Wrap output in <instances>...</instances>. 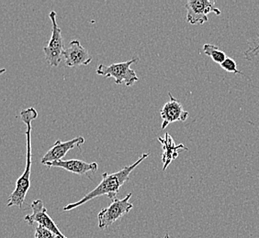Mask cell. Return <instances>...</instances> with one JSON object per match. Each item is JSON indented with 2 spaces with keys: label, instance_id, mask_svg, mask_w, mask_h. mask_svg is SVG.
Masks as SVG:
<instances>
[{
  "label": "cell",
  "instance_id": "cell-1",
  "mask_svg": "<svg viewBox=\"0 0 259 238\" xmlns=\"http://www.w3.org/2000/svg\"><path fill=\"white\" fill-rule=\"evenodd\" d=\"M149 157V153H144L137 161L130 166L124 167L123 169H120L114 173L109 174L105 172L102 175V181L93 191L90 192L89 194H85L83 198H81L78 202L73 203V204H67L64 207V211L68 212L73 209L77 208L81 205L90 202L93 199L98 198L102 195H107L109 198L114 201L117 194L119 193L121 186L129 181L130 174L133 172V170L144 161V159Z\"/></svg>",
  "mask_w": 259,
  "mask_h": 238
},
{
  "label": "cell",
  "instance_id": "cell-2",
  "mask_svg": "<svg viewBox=\"0 0 259 238\" xmlns=\"http://www.w3.org/2000/svg\"><path fill=\"white\" fill-rule=\"evenodd\" d=\"M21 120L27 127L26 137H27V155H26V167L24 172L18 178L16 183L15 189L10 194L8 202V207L18 206L21 208L25 202L26 195L30 188V172H31V123L38 117V112L34 107L23 109L20 112Z\"/></svg>",
  "mask_w": 259,
  "mask_h": 238
},
{
  "label": "cell",
  "instance_id": "cell-3",
  "mask_svg": "<svg viewBox=\"0 0 259 238\" xmlns=\"http://www.w3.org/2000/svg\"><path fill=\"white\" fill-rule=\"evenodd\" d=\"M138 61H139L138 58H134L128 62L113 64L110 66L100 65L98 69L96 70V74L103 76L104 78L113 77L116 85L125 84L126 86L129 87L139 81V78L136 75L135 70L131 68V66L135 63H137Z\"/></svg>",
  "mask_w": 259,
  "mask_h": 238
},
{
  "label": "cell",
  "instance_id": "cell-4",
  "mask_svg": "<svg viewBox=\"0 0 259 238\" xmlns=\"http://www.w3.org/2000/svg\"><path fill=\"white\" fill-rule=\"evenodd\" d=\"M52 21V37L49 42L44 48L45 58L51 66L57 67L62 62V57L64 56V40L62 37V30L57 24L56 12L52 10L49 14Z\"/></svg>",
  "mask_w": 259,
  "mask_h": 238
},
{
  "label": "cell",
  "instance_id": "cell-5",
  "mask_svg": "<svg viewBox=\"0 0 259 238\" xmlns=\"http://www.w3.org/2000/svg\"><path fill=\"white\" fill-rule=\"evenodd\" d=\"M187 21L191 25H202L208 22L209 13L220 16L222 11L216 7L214 0H189L186 2Z\"/></svg>",
  "mask_w": 259,
  "mask_h": 238
},
{
  "label": "cell",
  "instance_id": "cell-6",
  "mask_svg": "<svg viewBox=\"0 0 259 238\" xmlns=\"http://www.w3.org/2000/svg\"><path fill=\"white\" fill-rule=\"evenodd\" d=\"M132 195L133 194L130 193L125 196V198L121 200L115 199L112 204H110L107 208H103L100 211L98 215L99 227L100 229L110 227L134 208L133 204L130 203V199Z\"/></svg>",
  "mask_w": 259,
  "mask_h": 238
},
{
  "label": "cell",
  "instance_id": "cell-7",
  "mask_svg": "<svg viewBox=\"0 0 259 238\" xmlns=\"http://www.w3.org/2000/svg\"><path fill=\"white\" fill-rule=\"evenodd\" d=\"M31 209L32 213L26 215L25 220L28 224L33 225L35 223L39 225L44 226L45 228L49 229L53 233H55L58 238H67L65 234L59 230V227L56 225L54 220L51 218L47 213V210L45 208V204L41 200H35L31 203Z\"/></svg>",
  "mask_w": 259,
  "mask_h": 238
},
{
  "label": "cell",
  "instance_id": "cell-8",
  "mask_svg": "<svg viewBox=\"0 0 259 238\" xmlns=\"http://www.w3.org/2000/svg\"><path fill=\"white\" fill-rule=\"evenodd\" d=\"M169 101L164 104L160 111V115L163 119L162 129L174 122H184L189 116V112L185 111L180 101L174 98L171 93H168Z\"/></svg>",
  "mask_w": 259,
  "mask_h": 238
},
{
  "label": "cell",
  "instance_id": "cell-9",
  "mask_svg": "<svg viewBox=\"0 0 259 238\" xmlns=\"http://www.w3.org/2000/svg\"><path fill=\"white\" fill-rule=\"evenodd\" d=\"M64 58L67 67H78L89 65L92 62V57L89 51L81 45L79 40H72L69 46L65 49Z\"/></svg>",
  "mask_w": 259,
  "mask_h": 238
},
{
  "label": "cell",
  "instance_id": "cell-10",
  "mask_svg": "<svg viewBox=\"0 0 259 238\" xmlns=\"http://www.w3.org/2000/svg\"><path fill=\"white\" fill-rule=\"evenodd\" d=\"M84 143H85V139L83 137H77L66 142H62L60 139H57L54 146L42 157L41 164L45 165L47 162L61 160L69 150L75 149L76 147L80 148V146Z\"/></svg>",
  "mask_w": 259,
  "mask_h": 238
},
{
  "label": "cell",
  "instance_id": "cell-11",
  "mask_svg": "<svg viewBox=\"0 0 259 238\" xmlns=\"http://www.w3.org/2000/svg\"><path fill=\"white\" fill-rule=\"evenodd\" d=\"M46 167L49 169L51 168H60L70 171L72 173L77 174V175H85L89 172H95L99 169V165L96 162L88 163L83 160L79 159H61L52 162H47L45 164Z\"/></svg>",
  "mask_w": 259,
  "mask_h": 238
},
{
  "label": "cell",
  "instance_id": "cell-12",
  "mask_svg": "<svg viewBox=\"0 0 259 238\" xmlns=\"http://www.w3.org/2000/svg\"><path fill=\"white\" fill-rule=\"evenodd\" d=\"M162 149H163V155H162V162H163V169L165 170L170 164L174 161L175 159L179 157V151L181 149L188 150L183 144L177 145L175 143L174 139L168 133H165L164 137L158 138Z\"/></svg>",
  "mask_w": 259,
  "mask_h": 238
},
{
  "label": "cell",
  "instance_id": "cell-13",
  "mask_svg": "<svg viewBox=\"0 0 259 238\" xmlns=\"http://www.w3.org/2000/svg\"><path fill=\"white\" fill-rule=\"evenodd\" d=\"M203 52L207 56L210 57L214 63L220 65H222L225 60L227 59V56H226L225 52L221 50L218 46H215V45L208 44V43L204 44Z\"/></svg>",
  "mask_w": 259,
  "mask_h": 238
},
{
  "label": "cell",
  "instance_id": "cell-14",
  "mask_svg": "<svg viewBox=\"0 0 259 238\" xmlns=\"http://www.w3.org/2000/svg\"><path fill=\"white\" fill-rule=\"evenodd\" d=\"M221 67L228 73H234L236 75H244V74L237 69V65H236L235 61L233 58L227 57V59L225 60V62L221 65Z\"/></svg>",
  "mask_w": 259,
  "mask_h": 238
},
{
  "label": "cell",
  "instance_id": "cell-15",
  "mask_svg": "<svg viewBox=\"0 0 259 238\" xmlns=\"http://www.w3.org/2000/svg\"><path fill=\"white\" fill-rule=\"evenodd\" d=\"M34 238H58L55 233L41 225H38L35 229Z\"/></svg>",
  "mask_w": 259,
  "mask_h": 238
},
{
  "label": "cell",
  "instance_id": "cell-16",
  "mask_svg": "<svg viewBox=\"0 0 259 238\" xmlns=\"http://www.w3.org/2000/svg\"><path fill=\"white\" fill-rule=\"evenodd\" d=\"M259 52V39L257 40V42L254 45V46H251L249 47L247 50L244 51V57H245V59L248 60V61H251V60H253L254 56H256V55L258 54Z\"/></svg>",
  "mask_w": 259,
  "mask_h": 238
},
{
  "label": "cell",
  "instance_id": "cell-17",
  "mask_svg": "<svg viewBox=\"0 0 259 238\" xmlns=\"http://www.w3.org/2000/svg\"><path fill=\"white\" fill-rule=\"evenodd\" d=\"M162 238H170L169 233H166V234H165V235H164V237H162Z\"/></svg>",
  "mask_w": 259,
  "mask_h": 238
}]
</instances>
